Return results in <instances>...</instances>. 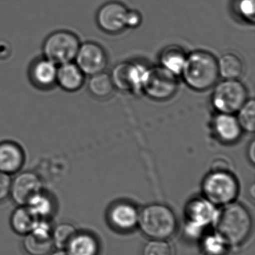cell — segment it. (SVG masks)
<instances>
[{
  "label": "cell",
  "instance_id": "cell-1",
  "mask_svg": "<svg viewBox=\"0 0 255 255\" xmlns=\"http://www.w3.org/2000/svg\"><path fill=\"white\" fill-rule=\"evenodd\" d=\"M214 223L215 233L230 247L243 245L253 231L251 213L245 205L236 201L223 206Z\"/></svg>",
  "mask_w": 255,
  "mask_h": 255
},
{
  "label": "cell",
  "instance_id": "cell-2",
  "mask_svg": "<svg viewBox=\"0 0 255 255\" xmlns=\"http://www.w3.org/2000/svg\"><path fill=\"white\" fill-rule=\"evenodd\" d=\"M180 77L193 91L204 92L211 89L220 78L217 57L204 49H197L187 54Z\"/></svg>",
  "mask_w": 255,
  "mask_h": 255
},
{
  "label": "cell",
  "instance_id": "cell-3",
  "mask_svg": "<svg viewBox=\"0 0 255 255\" xmlns=\"http://www.w3.org/2000/svg\"><path fill=\"white\" fill-rule=\"evenodd\" d=\"M240 182L224 162H215L202 182V196L216 206H224L236 201Z\"/></svg>",
  "mask_w": 255,
  "mask_h": 255
},
{
  "label": "cell",
  "instance_id": "cell-4",
  "mask_svg": "<svg viewBox=\"0 0 255 255\" xmlns=\"http://www.w3.org/2000/svg\"><path fill=\"white\" fill-rule=\"evenodd\" d=\"M178 226L173 210L164 204H149L139 211L138 226L149 239L167 241L176 233Z\"/></svg>",
  "mask_w": 255,
  "mask_h": 255
},
{
  "label": "cell",
  "instance_id": "cell-5",
  "mask_svg": "<svg viewBox=\"0 0 255 255\" xmlns=\"http://www.w3.org/2000/svg\"><path fill=\"white\" fill-rule=\"evenodd\" d=\"M249 99L248 89L240 79H223L213 88L211 103L217 113L235 115Z\"/></svg>",
  "mask_w": 255,
  "mask_h": 255
},
{
  "label": "cell",
  "instance_id": "cell-6",
  "mask_svg": "<svg viewBox=\"0 0 255 255\" xmlns=\"http://www.w3.org/2000/svg\"><path fill=\"white\" fill-rule=\"evenodd\" d=\"M82 42L70 30L52 31L45 38L42 45V55L57 65L74 61Z\"/></svg>",
  "mask_w": 255,
  "mask_h": 255
},
{
  "label": "cell",
  "instance_id": "cell-7",
  "mask_svg": "<svg viewBox=\"0 0 255 255\" xmlns=\"http://www.w3.org/2000/svg\"><path fill=\"white\" fill-rule=\"evenodd\" d=\"M178 77L161 66H148L142 85V94L154 101L173 98L178 91Z\"/></svg>",
  "mask_w": 255,
  "mask_h": 255
},
{
  "label": "cell",
  "instance_id": "cell-8",
  "mask_svg": "<svg viewBox=\"0 0 255 255\" xmlns=\"http://www.w3.org/2000/svg\"><path fill=\"white\" fill-rule=\"evenodd\" d=\"M203 196L194 197L185 207V235L191 239H197L208 226L215 221L218 210Z\"/></svg>",
  "mask_w": 255,
  "mask_h": 255
},
{
  "label": "cell",
  "instance_id": "cell-9",
  "mask_svg": "<svg viewBox=\"0 0 255 255\" xmlns=\"http://www.w3.org/2000/svg\"><path fill=\"white\" fill-rule=\"evenodd\" d=\"M148 66L137 61L118 63L111 72L114 88L121 92L142 94V85Z\"/></svg>",
  "mask_w": 255,
  "mask_h": 255
},
{
  "label": "cell",
  "instance_id": "cell-10",
  "mask_svg": "<svg viewBox=\"0 0 255 255\" xmlns=\"http://www.w3.org/2000/svg\"><path fill=\"white\" fill-rule=\"evenodd\" d=\"M74 62L86 76L105 71L108 55L104 48L94 41L81 43Z\"/></svg>",
  "mask_w": 255,
  "mask_h": 255
},
{
  "label": "cell",
  "instance_id": "cell-11",
  "mask_svg": "<svg viewBox=\"0 0 255 255\" xmlns=\"http://www.w3.org/2000/svg\"><path fill=\"white\" fill-rule=\"evenodd\" d=\"M43 189V180L38 174L33 171L21 170L11 177L10 198L18 206L26 205Z\"/></svg>",
  "mask_w": 255,
  "mask_h": 255
},
{
  "label": "cell",
  "instance_id": "cell-12",
  "mask_svg": "<svg viewBox=\"0 0 255 255\" xmlns=\"http://www.w3.org/2000/svg\"><path fill=\"white\" fill-rule=\"evenodd\" d=\"M129 9L121 1H110L103 4L97 10L96 21L99 28L108 34H118L126 26Z\"/></svg>",
  "mask_w": 255,
  "mask_h": 255
},
{
  "label": "cell",
  "instance_id": "cell-13",
  "mask_svg": "<svg viewBox=\"0 0 255 255\" xmlns=\"http://www.w3.org/2000/svg\"><path fill=\"white\" fill-rule=\"evenodd\" d=\"M210 128L213 137L225 145H232L239 142L244 134L235 115L217 113L211 119Z\"/></svg>",
  "mask_w": 255,
  "mask_h": 255
},
{
  "label": "cell",
  "instance_id": "cell-14",
  "mask_svg": "<svg viewBox=\"0 0 255 255\" xmlns=\"http://www.w3.org/2000/svg\"><path fill=\"white\" fill-rule=\"evenodd\" d=\"M58 65L41 55L34 58L28 68L31 85L39 91H47L56 87Z\"/></svg>",
  "mask_w": 255,
  "mask_h": 255
},
{
  "label": "cell",
  "instance_id": "cell-15",
  "mask_svg": "<svg viewBox=\"0 0 255 255\" xmlns=\"http://www.w3.org/2000/svg\"><path fill=\"white\" fill-rule=\"evenodd\" d=\"M139 211L134 204L127 201H119L111 205L108 210L107 220L109 226L119 232H130L139 223Z\"/></svg>",
  "mask_w": 255,
  "mask_h": 255
},
{
  "label": "cell",
  "instance_id": "cell-16",
  "mask_svg": "<svg viewBox=\"0 0 255 255\" xmlns=\"http://www.w3.org/2000/svg\"><path fill=\"white\" fill-rule=\"evenodd\" d=\"M25 160V152L20 144L10 139L0 142V172L12 176L22 170Z\"/></svg>",
  "mask_w": 255,
  "mask_h": 255
},
{
  "label": "cell",
  "instance_id": "cell-17",
  "mask_svg": "<svg viewBox=\"0 0 255 255\" xmlns=\"http://www.w3.org/2000/svg\"><path fill=\"white\" fill-rule=\"evenodd\" d=\"M86 82V76L74 61L58 65L56 86L68 93L79 91Z\"/></svg>",
  "mask_w": 255,
  "mask_h": 255
},
{
  "label": "cell",
  "instance_id": "cell-18",
  "mask_svg": "<svg viewBox=\"0 0 255 255\" xmlns=\"http://www.w3.org/2000/svg\"><path fill=\"white\" fill-rule=\"evenodd\" d=\"M185 49L176 44L169 45L159 54V65L180 77L187 61Z\"/></svg>",
  "mask_w": 255,
  "mask_h": 255
},
{
  "label": "cell",
  "instance_id": "cell-19",
  "mask_svg": "<svg viewBox=\"0 0 255 255\" xmlns=\"http://www.w3.org/2000/svg\"><path fill=\"white\" fill-rule=\"evenodd\" d=\"M100 250L98 240L94 235L77 231L64 250L69 255H99Z\"/></svg>",
  "mask_w": 255,
  "mask_h": 255
},
{
  "label": "cell",
  "instance_id": "cell-20",
  "mask_svg": "<svg viewBox=\"0 0 255 255\" xmlns=\"http://www.w3.org/2000/svg\"><path fill=\"white\" fill-rule=\"evenodd\" d=\"M220 77L223 79H240L244 75L245 65L238 54L227 52L217 58Z\"/></svg>",
  "mask_w": 255,
  "mask_h": 255
},
{
  "label": "cell",
  "instance_id": "cell-21",
  "mask_svg": "<svg viewBox=\"0 0 255 255\" xmlns=\"http://www.w3.org/2000/svg\"><path fill=\"white\" fill-rule=\"evenodd\" d=\"M37 220L26 205H21L12 213L10 224L13 232L25 236L31 232Z\"/></svg>",
  "mask_w": 255,
  "mask_h": 255
},
{
  "label": "cell",
  "instance_id": "cell-22",
  "mask_svg": "<svg viewBox=\"0 0 255 255\" xmlns=\"http://www.w3.org/2000/svg\"><path fill=\"white\" fill-rule=\"evenodd\" d=\"M26 206L37 219L47 220L55 212V204L53 198L44 189L34 195Z\"/></svg>",
  "mask_w": 255,
  "mask_h": 255
},
{
  "label": "cell",
  "instance_id": "cell-23",
  "mask_svg": "<svg viewBox=\"0 0 255 255\" xmlns=\"http://www.w3.org/2000/svg\"><path fill=\"white\" fill-rule=\"evenodd\" d=\"M88 77V91L94 98L105 100L113 94L115 88L109 73L103 71Z\"/></svg>",
  "mask_w": 255,
  "mask_h": 255
},
{
  "label": "cell",
  "instance_id": "cell-24",
  "mask_svg": "<svg viewBox=\"0 0 255 255\" xmlns=\"http://www.w3.org/2000/svg\"><path fill=\"white\" fill-rule=\"evenodd\" d=\"M22 249L27 255H49L53 247L51 237H43L30 232L24 237Z\"/></svg>",
  "mask_w": 255,
  "mask_h": 255
},
{
  "label": "cell",
  "instance_id": "cell-25",
  "mask_svg": "<svg viewBox=\"0 0 255 255\" xmlns=\"http://www.w3.org/2000/svg\"><path fill=\"white\" fill-rule=\"evenodd\" d=\"M229 247L217 234L205 237L198 255H230Z\"/></svg>",
  "mask_w": 255,
  "mask_h": 255
},
{
  "label": "cell",
  "instance_id": "cell-26",
  "mask_svg": "<svg viewBox=\"0 0 255 255\" xmlns=\"http://www.w3.org/2000/svg\"><path fill=\"white\" fill-rule=\"evenodd\" d=\"M244 132L253 133L255 129V101L249 99L245 104L235 114Z\"/></svg>",
  "mask_w": 255,
  "mask_h": 255
},
{
  "label": "cell",
  "instance_id": "cell-27",
  "mask_svg": "<svg viewBox=\"0 0 255 255\" xmlns=\"http://www.w3.org/2000/svg\"><path fill=\"white\" fill-rule=\"evenodd\" d=\"M77 232L76 227L70 223H63L58 224L52 229V242L53 246L58 250H65L75 234Z\"/></svg>",
  "mask_w": 255,
  "mask_h": 255
},
{
  "label": "cell",
  "instance_id": "cell-28",
  "mask_svg": "<svg viewBox=\"0 0 255 255\" xmlns=\"http://www.w3.org/2000/svg\"><path fill=\"white\" fill-rule=\"evenodd\" d=\"M233 9L240 18L253 24L255 19V0H235Z\"/></svg>",
  "mask_w": 255,
  "mask_h": 255
},
{
  "label": "cell",
  "instance_id": "cell-29",
  "mask_svg": "<svg viewBox=\"0 0 255 255\" xmlns=\"http://www.w3.org/2000/svg\"><path fill=\"white\" fill-rule=\"evenodd\" d=\"M142 255H172V247L167 241L150 240L142 248Z\"/></svg>",
  "mask_w": 255,
  "mask_h": 255
},
{
  "label": "cell",
  "instance_id": "cell-30",
  "mask_svg": "<svg viewBox=\"0 0 255 255\" xmlns=\"http://www.w3.org/2000/svg\"><path fill=\"white\" fill-rule=\"evenodd\" d=\"M10 182L11 176L0 172V203L10 198Z\"/></svg>",
  "mask_w": 255,
  "mask_h": 255
},
{
  "label": "cell",
  "instance_id": "cell-31",
  "mask_svg": "<svg viewBox=\"0 0 255 255\" xmlns=\"http://www.w3.org/2000/svg\"><path fill=\"white\" fill-rule=\"evenodd\" d=\"M142 14L138 10H128L126 19L127 28H136L142 24Z\"/></svg>",
  "mask_w": 255,
  "mask_h": 255
},
{
  "label": "cell",
  "instance_id": "cell-32",
  "mask_svg": "<svg viewBox=\"0 0 255 255\" xmlns=\"http://www.w3.org/2000/svg\"><path fill=\"white\" fill-rule=\"evenodd\" d=\"M247 156H248L249 160L253 164H255V142L254 139L252 140L249 145L248 151H247Z\"/></svg>",
  "mask_w": 255,
  "mask_h": 255
},
{
  "label": "cell",
  "instance_id": "cell-33",
  "mask_svg": "<svg viewBox=\"0 0 255 255\" xmlns=\"http://www.w3.org/2000/svg\"><path fill=\"white\" fill-rule=\"evenodd\" d=\"M50 255H69L68 253L64 250H59L58 251L52 253Z\"/></svg>",
  "mask_w": 255,
  "mask_h": 255
}]
</instances>
